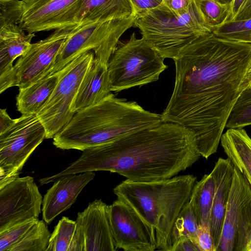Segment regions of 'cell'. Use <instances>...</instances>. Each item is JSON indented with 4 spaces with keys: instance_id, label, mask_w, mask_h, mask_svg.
Here are the masks:
<instances>
[{
    "instance_id": "6da1fadb",
    "label": "cell",
    "mask_w": 251,
    "mask_h": 251,
    "mask_svg": "<svg viewBox=\"0 0 251 251\" xmlns=\"http://www.w3.org/2000/svg\"><path fill=\"white\" fill-rule=\"evenodd\" d=\"M174 61L175 86L163 121L192 131L207 159L217 152L230 111L248 86L251 44L204 35Z\"/></svg>"
},
{
    "instance_id": "7a4b0ae2",
    "label": "cell",
    "mask_w": 251,
    "mask_h": 251,
    "mask_svg": "<svg viewBox=\"0 0 251 251\" xmlns=\"http://www.w3.org/2000/svg\"><path fill=\"white\" fill-rule=\"evenodd\" d=\"M82 151L77 160L56 174L57 178L105 171L132 181L162 180L185 170L201 156L192 131L164 122Z\"/></svg>"
},
{
    "instance_id": "3957f363",
    "label": "cell",
    "mask_w": 251,
    "mask_h": 251,
    "mask_svg": "<svg viewBox=\"0 0 251 251\" xmlns=\"http://www.w3.org/2000/svg\"><path fill=\"white\" fill-rule=\"evenodd\" d=\"M163 123L161 114L110 93L99 103L77 111L53 138L62 150H83Z\"/></svg>"
},
{
    "instance_id": "277c9868",
    "label": "cell",
    "mask_w": 251,
    "mask_h": 251,
    "mask_svg": "<svg viewBox=\"0 0 251 251\" xmlns=\"http://www.w3.org/2000/svg\"><path fill=\"white\" fill-rule=\"evenodd\" d=\"M196 182L197 177L192 175L152 181L126 179L114 188L113 193L151 228L156 250L172 251L173 226L189 201Z\"/></svg>"
},
{
    "instance_id": "5b68a950",
    "label": "cell",
    "mask_w": 251,
    "mask_h": 251,
    "mask_svg": "<svg viewBox=\"0 0 251 251\" xmlns=\"http://www.w3.org/2000/svg\"><path fill=\"white\" fill-rule=\"evenodd\" d=\"M134 27L139 28L142 38L161 57L173 60L195 39L213 31L195 0L181 15L173 13L163 3L136 17Z\"/></svg>"
},
{
    "instance_id": "8992f818",
    "label": "cell",
    "mask_w": 251,
    "mask_h": 251,
    "mask_svg": "<svg viewBox=\"0 0 251 251\" xmlns=\"http://www.w3.org/2000/svg\"><path fill=\"white\" fill-rule=\"evenodd\" d=\"M164 59L134 32L119 43L108 63L110 90L119 92L157 81L168 66Z\"/></svg>"
},
{
    "instance_id": "52a82bcc",
    "label": "cell",
    "mask_w": 251,
    "mask_h": 251,
    "mask_svg": "<svg viewBox=\"0 0 251 251\" xmlns=\"http://www.w3.org/2000/svg\"><path fill=\"white\" fill-rule=\"evenodd\" d=\"M136 16L80 24L75 26L60 50L50 72L54 74L83 53L93 51L95 58L108 65L122 35L134 26Z\"/></svg>"
},
{
    "instance_id": "ba28073f",
    "label": "cell",
    "mask_w": 251,
    "mask_h": 251,
    "mask_svg": "<svg viewBox=\"0 0 251 251\" xmlns=\"http://www.w3.org/2000/svg\"><path fill=\"white\" fill-rule=\"evenodd\" d=\"M94 57L93 51H87L60 71L52 94L36 114L46 129V139L53 138L76 113L74 108L75 97Z\"/></svg>"
},
{
    "instance_id": "9c48e42d",
    "label": "cell",
    "mask_w": 251,
    "mask_h": 251,
    "mask_svg": "<svg viewBox=\"0 0 251 251\" xmlns=\"http://www.w3.org/2000/svg\"><path fill=\"white\" fill-rule=\"evenodd\" d=\"M46 135L45 127L35 114L22 115L11 128L0 134V187L19 176Z\"/></svg>"
},
{
    "instance_id": "30bf717a",
    "label": "cell",
    "mask_w": 251,
    "mask_h": 251,
    "mask_svg": "<svg viewBox=\"0 0 251 251\" xmlns=\"http://www.w3.org/2000/svg\"><path fill=\"white\" fill-rule=\"evenodd\" d=\"M76 25L55 30L45 39L31 43L12 69L0 76V93L13 86L26 88L50 74L64 43Z\"/></svg>"
},
{
    "instance_id": "8fae6325",
    "label": "cell",
    "mask_w": 251,
    "mask_h": 251,
    "mask_svg": "<svg viewBox=\"0 0 251 251\" xmlns=\"http://www.w3.org/2000/svg\"><path fill=\"white\" fill-rule=\"evenodd\" d=\"M251 230V188L234 167L221 236L216 251H243Z\"/></svg>"
},
{
    "instance_id": "7c38bea8",
    "label": "cell",
    "mask_w": 251,
    "mask_h": 251,
    "mask_svg": "<svg viewBox=\"0 0 251 251\" xmlns=\"http://www.w3.org/2000/svg\"><path fill=\"white\" fill-rule=\"evenodd\" d=\"M42 202L32 176H18L0 187V231L28 219H38Z\"/></svg>"
},
{
    "instance_id": "4fadbf2b",
    "label": "cell",
    "mask_w": 251,
    "mask_h": 251,
    "mask_svg": "<svg viewBox=\"0 0 251 251\" xmlns=\"http://www.w3.org/2000/svg\"><path fill=\"white\" fill-rule=\"evenodd\" d=\"M108 215L117 249L154 251L156 246L151 228L126 203L118 199L108 205Z\"/></svg>"
},
{
    "instance_id": "5bb4252c",
    "label": "cell",
    "mask_w": 251,
    "mask_h": 251,
    "mask_svg": "<svg viewBox=\"0 0 251 251\" xmlns=\"http://www.w3.org/2000/svg\"><path fill=\"white\" fill-rule=\"evenodd\" d=\"M83 0H22L24 14L19 25L28 33L75 26Z\"/></svg>"
},
{
    "instance_id": "9a60e30c",
    "label": "cell",
    "mask_w": 251,
    "mask_h": 251,
    "mask_svg": "<svg viewBox=\"0 0 251 251\" xmlns=\"http://www.w3.org/2000/svg\"><path fill=\"white\" fill-rule=\"evenodd\" d=\"M76 222L83 241V251H115L108 215V205L101 200L89 203L77 213Z\"/></svg>"
},
{
    "instance_id": "2e32d148",
    "label": "cell",
    "mask_w": 251,
    "mask_h": 251,
    "mask_svg": "<svg viewBox=\"0 0 251 251\" xmlns=\"http://www.w3.org/2000/svg\"><path fill=\"white\" fill-rule=\"evenodd\" d=\"M95 176L93 172H87L62 176L55 181L43 199V220L49 224L59 214L70 208Z\"/></svg>"
},
{
    "instance_id": "e0dca14e",
    "label": "cell",
    "mask_w": 251,
    "mask_h": 251,
    "mask_svg": "<svg viewBox=\"0 0 251 251\" xmlns=\"http://www.w3.org/2000/svg\"><path fill=\"white\" fill-rule=\"evenodd\" d=\"M234 166L228 159L219 158L210 173L215 181V190L209 226L216 251L220 240L226 210L232 185Z\"/></svg>"
},
{
    "instance_id": "ac0fdd59",
    "label": "cell",
    "mask_w": 251,
    "mask_h": 251,
    "mask_svg": "<svg viewBox=\"0 0 251 251\" xmlns=\"http://www.w3.org/2000/svg\"><path fill=\"white\" fill-rule=\"evenodd\" d=\"M111 92L107 65L94 57L77 91L75 111L76 112L99 103Z\"/></svg>"
},
{
    "instance_id": "d6986e66",
    "label": "cell",
    "mask_w": 251,
    "mask_h": 251,
    "mask_svg": "<svg viewBox=\"0 0 251 251\" xmlns=\"http://www.w3.org/2000/svg\"><path fill=\"white\" fill-rule=\"evenodd\" d=\"M133 16L136 15L130 0H84L75 21L80 24Z\"/></svg>"
},
{
    "instance_id": "ffe728a7",
    "label": "cell",
    "mask_w": 251,
    "mask_h": 251,
    "mask_svg": "<svg viewBox=\"0 0 251 251\" xmlns=\"http://www.w3.org/2000/svg\"><path fill=\"white\" fill-rule=\"evenodd\" d=\"M221 143L234 166L244 176L251 188V138L242 128H228Z\"/></svg>"
},
{
    "instance_id": "44dd1931",
    "label": "cell",
    "mask_w": 251,
    "mask_h": 251,
    "mask_svg": "<svg viewBox=\"0 0 251 251\" xmlns=\"http://www.w3.org/2000/svg\"><path fill=\"white\" fill-rule=\"evenodd\" d=\"M35 33L25 34L19 25L0 28V76L13 68L14 61L29 47Z\"/></svg>"
},
{
    "instance_id": "7402d4cb",
    "label": "cell",
    "mask_w": 251,
    "mask_h": 251,
    "mask_svg": "<svg viewBox=\"0 0 251 251\" xmlns=\"http://www.w3.org/2000/svg\"><path fill=\"white\" fill-rule=\"evenodd\" d=\"M61 72L49 74L28 87L19 89L16 97L17 110L22 115L36 114L47 101L56 87Z\"/></svg>"
},
{
    "instance_id": "603a6c76",
    "label": "cell",
    "mask_w": 251,
    "mask_h": 251,
    "mask_svg": "<svg viewBox=\"0 0 251 251\" xmlns=\"http://www.w3.org/2000/svg\"><path fill=\"white\" fill-rule=\"evenodd\" d=\"M46 251H83V238L76 221L62 217L51 234Z\"/></svg>"
},
{
    "instance_id": "cb8c5ba5",
    "label": "cell",
    "mask_w": 251,
    "mask_h": 251,
    "mask_svg": "<svg viewBox=\"0 0 251 251\" xmlns=\"http://www.w3.org/2000/svg\"><path fill=\"white\" fill-rule=\"evenodd\" d=\"M215 190L214 179L210 173L197 181L189 201L199 225H209Z\"/></svg>"
},
{
    "instance_id": "d4e9b609",
    "label": "cell",
    "mask_w": 251,
    "mask_h": 251,
    "mask_svg": "<svg viewBox=\"0 0 251 251\" xmlns=\"http://www.w3.org/2000/svg\"><path fill=\"white\" fill-rule=\"evenodd\" d=\"M198 226L195 214L188 201L173 226L171 233L172 251H174L179 242L185 238H191L197 241Z\"/></svg>"
},
{
    "instance_id": "484cf974",
    "label": "cell",
    "mask_w": 251,
    "mask_h": 251,
    "mask_svg": "<svg viewBox=\"0 0 251 251\" xmlns=\"http://www.w3.org/2000/svg\"><path fill=\"white\" fill-rule=\"evenodd\" d=\"M50 235L45 221L38 220L11 251H46Z\"/></svg>"
},
{
    "instance_id": "4316f807",
    "label": "cell",
    "mask_w": 251,
    "mask_h": 251,
    "mask_svg": "<svg viewBox=\"0 0 251 251\" xmlns=\"http://www.w3.org/2000/svg\"><path fill=\"white\" fill-rule=\"evenodd\" d=\"M251 125V88H246L234 103L227 118L226 127L242 128Z\"/></svg>"
},
{
    "instance_id": "83f0119b",
    "label": "cell",
    "mask_w": 251,
    "mask_h": 251,
    "mask_svg": "<svg viewBox=\"0 0 251 251\" xmlns=\"http://www.w3.org/2000/svg\"><path fill=\"white\" fill-rule=\"evenodd\" d=\"M195 0L205 22L212 30L229 20L231 12V5L219 0Z\"/></svg>"
},
{
    "instance_id": "f1b7e54d",
    "label": "cell",
    "mask_w": 251,
    "mask_h": 251,
    "mask_svg": "<svg viewBox=\"0 0 251 251\" xmlns=\"http://www.w3.org/2000/svg\"><path fill=\"white\" fill-rule=\"evenodd\" d=\"M212 33L220 38L251 44V18L228 20L214 28Z\"/></svg>"
},
{
    "instance_id": "f546056e",
    "label": "cell",
    "mask_w": 251,
    "mask_h": 251,
    "mask_svg": "<svg viewBox=\"0 0 251 251\" xmlns=\"http://www.w3.org/2000/svg\"><path fill=\"white\" fill-rule=\"evenodd\" d=\"M38 220V219H28L0 231V251H11Z\"/></svg>"
},
{
    "instance_id": "4dcf8cb0",
    "label": "cell",
    "mask_w": 251,
    "mask_h": 251,
    "mask_svg": "<svg viewBox=\"0 0 251 251\" xmlns=\"http://www.w3.org/2000/svg\"><path fill=\"white\" fill-rule=\"evenodd\" d=\"M23 14L22 0H0V28L19 25Z\"/></svg>"
},
{
    "instance_id": "1f68e13d",
    "label": "cell",
    "mask_w": 251,
    "mask_h": 251,
    "mask_svg": "<svg viewBox=\"0 0 251 251\" xmlns=\"http://www.w3.org/2000/svg\"><path fill=\"white\" fill-rule=\"evenodd\" d=\"M197 243L200 251H216L214 240L209 225H199Z\"/></svg>"
},
{
    "instance_id": "d6a6232c",
    "label": "cell",
    "mask_w": 251,
    "mask_h": 251,
    "mask_svg": "<svg viewBox=\"0 0 251 251\" xmlns=\"http://www.w3.org/2000/svg\"><path fill=\"white\" fill-rule=\"evenodd\" d=\"M251 18V0H233L228 20H241Z\"/></svg>"
},
{
    "instance_id": "836d02e7",
    "label": "cell",
    "mask_w": 251,
    "mask_h": 251,
    "mask_svg": "<svg viewBox=\"0 0 251 251\" xmlns=\"http://www.w3.org/2000/svg\"><path fill=\"white\" fill-rule=\"evenodd\" d=\"M136 17L160 6L164 0H130Z\"/></svg>"
},
{
    "instance_id": "e575fe53",
    "label": "cell",
    "mask_w": 251,
    "mask_h": 251,
    "mask_svg": "<svg viewBox=\"0 0 251 251\" xmlns=\"http://www.w3.org/2000/svg\"><path fill=\"white\" fill-rule=\"evenodd\" d=\"M193 0H164L163 4L173 13L181 15L186 12Z\"/></svg>"
},
{
    "instance_id": "d590c367",
    "label": "cell",
    "mask_w": 251,
    "mask_h": 251,
    "mask_svg": "<svg viewBox=\"0 0 251 251\" xmlns=\"http://www.w3.org/2000/svg\"><path fill=\"white\" fill-rule=\"evenodd\" d=\"M17 121V119H12L8 114L6 109H0V134L11 128Z\"/></svg>"
},
{
    "instance_id": "8d00e7d4",
    "label": "cell",
    "mask_w": 251,
    "mask_h": 251,
    "mask_svg": "<svg viewBox=\"0 0 251 251\" xmlns=\"http://www.w3.org/2000/svg\"><path fill=\"white\" fill-rule=\"evenodd\" d=\"M174 251H200V249L196 240L187 238L179 242Z\"/></svg>"
},
{
    "instance_id": "74e56055",
    "label": "cell",
    "mask_w": 251,
    "mask_h": 251,
    "mask_svg": "<svg viewBox=\"0 0 251 251\" xmlns=\"http://www.w3.org/2000/svg\"><path fill=\"white\" fill-rule=\"evenodd\" d=\"M243 251H251V230L247 238Z\"/></svg>"
},
{
    "instance_id": "f35d334b",
    "label": "cell",
    "mask_w": 251,
    "mask_h": 251,
    "mask_svg": "<svg viewBox=\"0 0 251 251\" xmlns=\"http://www.w3.org/2000/svg\"><path fill=\"white\" fill-rule=\"evenodd\" d=\"M248 85L247 88H251V63L248 71Z\"/></svg>"
},
{
    "instance_id": "ab89813d",
    "label": "cell",
    "mask_w": 251,
    "mask_h": 251,
    "mask_svg": "<svg viewBox=\"0 0 251 251\" xmlns=\"http://www.w3.org/2000/svg\"><path fill=\"white\" fill-rule=\"evenodd\" d=\"M221 2L225 3H226L228 4H230L231 5V4L233 1V0H219Z\"/></svg>"
}]
</instances>
